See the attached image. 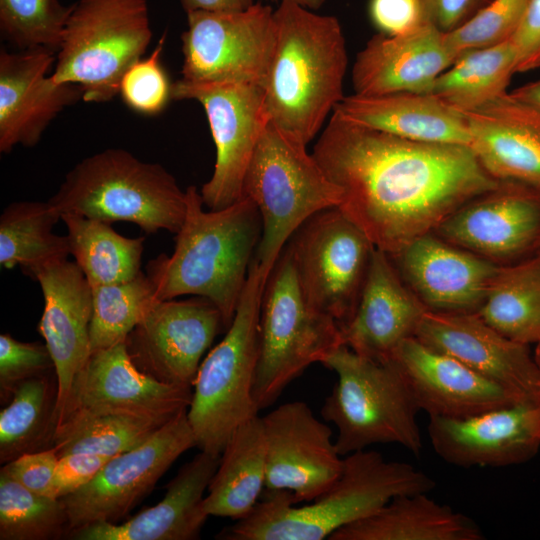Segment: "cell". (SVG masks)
Masks as SVG:
<instances>
[{
    "label": "cell",
    "instance_id": "43",
    "mask_svg": "<svg viewBox=\"0 0 540 540\" xmlns=\"http://www.w3.org/2000/svg\"><path fill=\"white\" fill-rule=\"evenodd\" d=\"M55 372L51 354L44 343L22 342L7 333L0 335V395L10 400L15 388L25 380Z\"/></svg>",
    "mask_w": 540,
    "mask_h": 540
},
{
    "label": "cell",
    "instance_id": "8",
    "mask_svg": "<svg viewBox=\"0 0 540 540\" xmlns=\"http://www.w3.org/2000/svg\"><path fill=\"white\" fill-rule=\"evenodd\" d=\"M306 146L269 121L244 177L243 196L254 202L262 221L255 260L268 275L305 221L342 202L341 189Z\"/></svg>",
    "mask_w": 540,
    "mask_h": 540
},
{
    "label": "cell",
    "instance_id": "13",
    "mask_svg": "<svg viewBox=\"0 0 540 540\" xmlns=\"http://www.w3.org/2000/svg\"><path fill=\"white\" fill-rule=\"evenodd\" d=\"M192 447L196 439L184 411L142 444L112 457L88 484L61 498L68 535L90 524L120 522Z\"/></svg>",
    "mask_w": 540,
    "mask_h": 540
},
{
    "label": "cell",
    "instance_id": "35",
    "mask_svg": "<svg viewBox=\"0 0 540 540\" xmlns=\"http://www.w3.org/2000/svg\"><path fill=\"white\" fill-rule=\"evenodd\" d=\"M60 214L47 201H19L7 205L0 216V265L17 266L28 275L48 263L67 259V235L53 232Z\"/></svg>",
    "mask_w": 540,
    "mask_h": 540
},
{
    "label": "cell",
    "instance_id": "33",
    "mask_svg": "<svg viewBox=\"0 0 540 540\" xmlns=\"http://www.w3.org/2000/svg\"><path fill=\"white\" fill-rule=\"evenodd\" d=\"M507 338L526 345L540 341V251L501 265L476 312Z\"/></svg>",
    "mask_w": 540,
    "mask_h": 540
},
{
    "label": "cell",
    "instance_id": "10",
    "mask_svg": "<svg viewBox=\"0 0 540 540\" xmlns=\"http://www.w3.org/2000/svg\"><path fill=\"white\" fill-rule=\"evenodd\" d=\"M151 39L146 0H76L50 75L80 86L85 102L110 101Z\"/></svg>",
    "mask_w": 540,
    "mask_h": 540
},
{
    "label": "cell",
    "instance_id": "23",
    "mask_svg": "<svg viewBox=\"0 0 540 540\" xmlns=\"http://www.w3.org/2000/svg\"><path fill=\"white\" fill-rule=\"evenodd\" d=\"M387 361L404 378L419 410L429 416L465 418L523 401L414 336L405 339Z\"/></svg>",
    "mask_w": 540,
    "mask_h": 540
},
{
    "label": "cell",
    "instance_id": "4",
    "mask_svg": "<svg viewBox=\"0 0 540 540\" xmlns=\"http://www.w3.org/2000/svg\"><path fill=\"white\" fill-rule=\"evenodd\" d=\"M434 480L409 463L388 461L373 450L344 457L338 479L309 504L288 491H265L244 518L221 530L219 540H322L374 513L396 496L428 493Z\"/></svg>",
    "mask_w": 540,
    "mask_h": 540
},
{
    "label": "cell",
    "instance_id": "31",
    "mask_svg": "<svg viewBox=\"0 0 540 540\" xmlns=\"http://www.w3.org/2000/svg\"><path fill=\"white\" fill-rule=\"evenodd\" d=\"M266 482V439L261 416L231 434L207 488L204 509L209 516L240 520L258 503Z\"/></svg>",
    "mask_w": 540,
    "mask_h": 540
},
{
    "label": "cell",
    "instance_id": "3",
    "mask_svg": "<svg viewBox=\"0 0 540 540\" xmlns=\"http://www.w3.org/2000/svg\"><path fill=\"white\" fill-rule=\"evenodd\" d=\"M276 43L264 85L269 121L307 145L345 97L346 42L335 16L292 0L274 11Z\"/></svg>",
    "mask_w": 540,
    "mask_h": 540
},
{
    "label": "cell",
    "instance_id": "14",
    "mask_svg": "<svg viewBox=\"0 0 540 540\" xmlns=\"http://www.w3.org/2000/svg\"><path fill=\"white\" fill-rule=\"evenodd\" d=\"M171 98L195 100L205 113L216 148L211 178L200 194L209 210L225 208L243 197L244 177L269 122L264 88L257 85L195 83L172 84Z\"/></svg>",
    "mask_w": 540,
    "mask_h": 540
},
{
    "label": "cell",
    "instance_id": "1",
    "mask_svg": "<svg viewBox=\"0 0 540 540\" xmlns=\"http://www.w3.org/2000/svg\"><path fill=\"white\" fill-rule=\"evenodd\" d=\"M312 154L342 191L338 208L388 255L500 182L469 146L404 139L336 111Z\"/></svg>",
    "mask_w": 540,
    "mask_h": 540
},
{
    "label": "cell",
    "instance_id": "16",
    "mask_svg": "<svg viewBox=\"0 0 540 540\" xmlns=\"http://www.w3.org/2000/svg\"><path fill=\"white\" fill-rule=\"evenodd\" d=\"M433 233L497 264L519 261L540 243V190L500 180L455 210Z\"/></svg>",
    "mask_w": 540,
    "mask_h": 540
},
{
    "label": "cell",
    "instance_id": "36",
    "mask_svg": "<svg viewBox=\"0 0 540 540\" xmlns=\"http://www.w3.org/2000/svg\"><path fill=\"white\" fill-rule=\"evenodd\" d=\"M57 382L50 374L20 383L0 412V462L52 448L56 429Z\"/></svg>",
    "mask_w": 540,
    "mask_h": 540
},
{
    "label": "cell",
    "instance_id": "30",
    "mask_svg": "<svg viewBox=\"0 0 540 540\" xmlns=\"http://www.w3.org/2000/svg\"><path fill=\"white\" fill-rule=\"evenodd\" d=\"M482 539V530L470 517L420 492L394 497L374 513L338 529L328 540Z\"/></svg>",
    "mask_w": 540,
    "mask_h": 540
},
{
    "label": "cell",
    "instance_id": "9",
    "mask_svg": "<svg viewBox=\"0 0 540 540\" xmlns=\"http://www.w3.org/2000/svg\"><path fill=\"white\" fill-rule=\"evenodd\" d=\"M344 345L336 321L313 308L301 289L285 246L264 287L259 319V356L253 396L260 410L314 363Z\"/></svg>",
    "mask_w": 540,
    "mask_h": 540
},
{
    "label": "cell",
    "instance_id": "18",
    "mask_svg": "<svg viewBox=\"0 0 540 540\" xmlns=\"http://www.w3.org/2000/svg\"><path fill=\"white\" fill-rule=\"evenodd\" d=\"M192 388L169 385L140 371L125 342L91 353L73 380L57 416L80 409L96 413L128 414L167 423L187 411Z\"/></svg>",
    "mask_w": 540,
    "mask_h": 540
},
{
    "label": "cell",
    "instance_id": "48",
    "mask_svg": "<svg viewBox=\"0 0 540 540\" xmlns=\"http://www.w3.org/2000/svg\"><path fill=\"white\" fill-rule=\"evenodd\" d=\"M419 1L425 21L448 33L462 26L492 0Z\"/></svg>",
    "mask_w": 540,
    "mask_h": 540
},
{
    "label": "cell",
    "instance_id": "11",
    "mask_svg": "<svg viewBox=\"0 0 540 540\" xmlns=\"http://www.w3.org/2000/svg\"><path fill=\"white\" fill-rule=\"evenodd\" d=\"M308 303L343 328L358 305L375 246L338 207L316 213L289 239Z\"/></svg>",
    "mask_w": 540,
    "mask_h": 540
},
{
    "label": "cell",
    "instance_id": "6",
    "mask_svg": "<svg viewBox=\"0 0 540 540\" xmlns=\"http://www.w3.org/2000/svg\"><path fill=\"white\" fill-rule=\"evenodd\" d=\"M269 275L255 257L234 318L202 360L187 418L200 451L220 456L231 434L258 416L253 386L259 356V319Z\"/></svg>",
    "mask_w": 540,
    "mask_h": 540
},
{
    "label": "cell",
    "instance_id": "15",
    "mask_svg": "<svg viewBox=\"0 0 540 540\" xmlns=\"http://www.w3.org/2000/svg\"><path fill=\"white\" fill-rule=\"evenodd\" d=\"M222 328L221 312L206 298L157 300L125 343L143 373L193 388L203 357Z\"/></svg>",
    "mask_w": 540,
    "mask_h": 540
},
{
    "label": "cell",
    "instance_id": "28",
    "mask_svg": "<svg viewBox=\"0 0 540 540\" xmlns=\"http://www.w3.org/2000/svg\"><path fill=\"white\" fill-rule=\"evenodd\" d=\"M460 113L469 128L470 147L491 176L540 190L539 107L508 92L479 109Z\"/></svg>",
    "mask_w": 540,
    "mask_h": 540
},
{
    "label": "cell",
    "instance_id": "41",
    "mask_svg": "<svg viewBox=\"0 0 540 540\" xmlns=\"http://www.w3.org/2000/svg\"><path fill=\"white\" fill-rule=\"evenodd\" d=\"M529 0H492L459 28L446 33L451 49L463 51L510 40L516 32Z\"/></svg>",
    "mask_w": 540,
    "mask_h": 540
},
{
    "label": "cell",
    "instance_id": "22",
    "mask_svg": "<svg viewBox=\"0 0 540 540\" xmlns=\"http://www.w3.org/2000/svg\"><path fill=\"white\" fill-rule=\"evenodd\" d=\"M55 51L45 47L0 50V152L35 146L67 106L83 96L80 86L56 83L48 72Z\"/></svg>",
    "mask_w": 540,
    "mask_h": 540
},
{
    "label": "cell",
    "instance_id": "47",
    "mask_svg": "<svg viewBox=\"0 0 540 540\" xmlns=\"http://www.w3.org/2000/svg\"><path fill=\"white\" fill-rule=\"evenodd\" d=\"M511 41L517 54V73L540 68V0H529Z\"/></svg>",
    "mask_w": 540,
    "mask_h": 540
},
{
    "label": "cell",
    "instance_id": "50",
    "mask_svg": "<svg viewBox=\"0 0 540 540\" xmlns=\"http://www.w3.org/2000/svg\"><path fill=\"white\" fill-rule=\"evenodd\" d=\"M509 93L518 100L540 108V79L525 83Z\"/></svg>",
    "mask_w": 540,
    "mask_h": 540
},
{
    "label": "cell",
    "instance_id": "32",
    "mask_svg": "<svg viewBox=\"0 0 540 540\" xmlns=\"http://www.w3.org/2000/svg\"><path fill=\"white\" fill-rule=\"evenodd\" d=\"M516 73L517 54L510 39L460 53L430 93L458 112H469L506 95Z\"/></svg>",
    "mask_w": 540,
    "mask_h": 540
},
{
    "label": "cell",
    "instance_id": "40",
    "mask_svg": "<svg viewBox=\"0 0 540 540\" xmlns=\"http://www.w3.org/2000/svg\"><path fill=\"white\" fill-rule=\"evenodd\" d=\"M73 4L60 0H0V33L18 50L58 51Z\"/></svg>",
    "mask_w": 540,
    "mask_h": 540
},
{
    "label": "cell",
    "instance_id": "46",
    "mask_svg": "<svg viewBox=\"0 0 540 540\" xmlns=\"http://www.w3.org/2000/svg\"><path fill=\"white\" fill-rule=\"evenodd\" d=\"M368 11L373 25L385 35L403 34L426 22L419 0H370Z\"/></svg>",
    "mask_w": 540,
    "mask_h": 540
},
{
    "label": "cell",
    "instance_id": "7",
    "mask_svg": "<svg viewBox=\"0 0 540 540\" xmlns=\"http://www.w3.org/2000/svg\"><path fill=\"white\" fill-rule=\"evenodd\" d=\"M321 364L337 375L321 408L324 421L337 428L335 445L342 457L373 444L395 443L419 455V408L397 368L359 355L341 345Z\"/></svg>",
    "mask_w": 540,
    "mask_h": 540
},
{
    "label": "cell",
    "instance_id": "21",
    "mask_svg": "<svg viewBox=\"0 0 540 540\" xmlns=\"http://www.w3.org/2000/svg\"><path fill=\"white\" fill-rule=\"evenodd\" d=\"M389 257L428 310L449 313L477 312L501 267L434 233L415 239Z\"/></svg>",
    "mask_w": 540,
    "mask_h": 540
},
{
    "label": "cell",
    "instance_id": "19",
    "mask_svg": "<svg viewBox=\"0 0 540 540\" xmlns=\"http://www.w3.org/2000/svg\"><path fill=\"white\" fill-rule=\"evenodd\" d=\"M436 454L459 467H505L533 458L540 448V407L521 401L465 418L429 416Z\"/></svg>",
    "mask_w": 540,
    "mask_h": 540
},
{
    "label": "cell",
    "instance_id": "20",
    "mask_svg": "<svg viewBox=\"0 0 540 540\" xmlns=\"http://www.w3.org/2000/svg\"><path fill=\"white\" fill-rule=\"evenodd\" d=\"M414 337L459 360L520 400L538 402L539 373L529 345L502 335L476 312L426 310Z\"/></svg>",
    "mask_w": 540,
    "mask_h": 540
},
{
    "label": "cell",
    "instance_id": "39",
    "mask_svg": "<svg viewBox=\"0 0 540 540\" xmlns=\"http://www.w3.org/2000/svg\"><path fill=\"white\" fill-rule=\"evenodd\" d=\"M68 531L61 499L36 494L0 469L1 540H55Z\"/></svg>",
    "mask_w": 540,
    "mask_h": 540
},
{
    "label": "cell",
    "instance_id": "38",
    "mask_svg": "<svg viewBox=\"0 0 540 540\" xmlns=\"http://www.w3.org/2000/svg\"><path fill=\"white\" fill-rule=\"evenodd\" d=\"M90 343L92 352L125 342L128 335L157 301L147 274L115 284L94 286Z\"/></svg>",
    "mask_w": 540,
    "mask_h": 540
},
{
    "label": "cell",
    "instance_id": "52",
    "mask_svg": "<svg viewBox=\"0 0 540 540\" xmlns=\"http://www.w3.org/2000/svg\"><path fill=\"white\" fill-rule=\"evenodd\" d=\"M534 360L536 362V365H537V368H538V373H539V398H538V404H539V407H540V341L538 343H536V349H535V353H534Z\"/></svg>",
    "mask_w": 540,
    "mask_h": 540
},
{
    "label": "cell",
    "instance_id": "34",
    "mask_svg": "<svg viewBox=\"0 0 540 540\" xmlns=\"http://www.w3.org/2000/svg\"><path fill=\"white\" fill-rule=\"evenodd\" d=\"M70 255L91 287L129 281L141 271L144 237L129 238L108 223L75 214L61 216Z\"/></svg>",
    "mask_w": 540,
    "mask_h": 540
},
{
    "label": "cell",
    "instance_id": "44",
    "mask_svg": "<svg viewBox=\"0 0 540 540\" xmlns=\"http://www.w3.org/2000/svg\"><path fill=\"white\" fill-rule=\"evenodd\" d=\"M58 458L56 450L52 447L21 455L2 465L1 469L28 490L55 498L53 480Z\"/></svg>",
    "mask_w": 540,
    "mask_h": 540
},
{
    "label": "cell",
    "instance_id": "2",
    "mask_svg": "<svg viewBox=\"0 0 540 540\" xmlns=\"http://www.w3.org/2000/svg\"><path fill=\"white\" fill-rule=\"evenodd\" d=\"M187 208L171 255L147 264L157 300L200 296L221 312L224 329L231 324L255 257L262 221L254 202H237L205 211L200 192L186 188Z\"/></svg>",
    "mask_w": 540,
    "mask_h": 540
},
{
    "label": "cell",
    "instance_id": "29",
    "mask_svg": "<svg viewBox=\"0 0 540 540\" xmlns=\"http://www.w3.org/2000/svg\"><path fill=\"white\" fill-rule=\"evenodd\" d=\"M333 111L358 125L408 140L469 146L462 113L430 92L345 96Z\"/></svg>",
    "mask_w": 540,
    "mask_h": 540
},
{
    "label": "cell",
    "instance_id": "42",
    "mask_svg": "<svg viewBox=\"0 0 540 540\" xmlns=\"http://www.w3.org/2000/svg\"><path fill=\"white\" fill-rule=\"evenodd\" d=\"M165 40L166 33L148 57L134 62L122 76L119 94L123 102L137 113L156 115L172 99V84L160 62Z\"/></svg>",
    "mask_w": 540,
    "mask_h": 540
},
{
    "label": "cell",
    "instance_id": "27",
    "mask_svg": "<svg viewBox=\"0 0 540 540\" xmlns=\"http://www.w3.org/2000/svg\"><path fill=\"white\" fill-rule=\"evenodd\" d=\"M220 456L200 451L185 463L167 484L164 498L133 517L118 523L100 522L69 533L74 540H196L208 514L205 491Z\"/></svg>",
    "mask_w": 540,
    "mask_h": 540
},
{
    "label": "cell",
    "instance_id": "5",
    "mask_svg": "<svg viewBox=\"0 0 540 540\" xmlns=\"http://www.w3.org/2000/svg\"><path fill=\"white\" fill-rule=\"evenodd\" d=\"M48 202L60 216L130 222L147 234L159 230L176 234L187 208L186 191L165 167L121 148L82 159Z\"/></svg>",
    "mask_w": 540,
    "mask_h": 540
},
{
    "label": "cell",
    "instance_id": "17",
    "mask_svg": "<svg viewBox=\"0 0 540 540\" xmlns=\"http://www.w3.org/2000/svg\"><path fill=\"white\" fill-rule=\"evenodd\" d=\"M266 439L265 491H288L293 504L311 502L340 476L344 457L326 421L303 401H291L261 416Z\"/></svg>",
    "mask_w": 540,
    "mask_h": 540
},
{
    "label": "cell",
    "instance_id": "25",
    "mask_svg": "<svg viewBox=\"0 0 540 540\" xmlns=\"http://www.w3.org/2000/svg\"><path fill=\"white\" fill-rule=\"evenodd\" d=\"M456 58L446 33L428 22L399 35L377 34L356 55L354 94L430 92Z\"/></svg>",
    "mask_w": 540,
    "mask_h": 540
},
{
    "label": "cell",
    "instance_id": "49",
    "mask_svg": "<svg viewBox=\"0 0 540 540\" xmlns=\"http://www.w3.org/2000/svg\"><path fill=\"white\" fill-rule=\"evenodd\" d=\"M186 13L191 11L239 12L254 5V0H180Z\"/></svg>",
    "mask_w": 540,
    "mask_h": 540
},
{
    "label": "cell",
    "instance_id": "53",
    "mask_svg": "<svg viewBox=\"0 0 540 540\" xmlns=\"http://www.w3.org/2000/svg\"><path fill=\"white\" fill-rule=\"evenodd\" d=\"M537 251H540V243H539V246H538V249H537Z\"/></svg>",
    "mask_w": 540,
    "mask_h": 540
},
{
    "label": "cell",
    "instance_id": "51",
    "mask_svg": "<svg viewBox=\"0 0 540 540\" xmlns=\"http://www.w3.org/2000/svg\"><path fill=\"white\" fill-rule=\"evenodd\" d=\"M269 1H276V0H269ZM292 1L310 10H317L321 8L325 2V0H292Z\"/></svg>",
    "mask_w": 540,
    "mask_h": 540
},
{
    "label": "cell",
    "instance_id": "12",
    "mask_svg": "<svg viewBox=\"0 0 540 540\" xmlns=\"http://www.w3.org/2000/svg\"><path fill=\"white\" fill-rule=\"evenodd\" d=\"M186 14L181 79L264 88L276 43L270 6L255 3L239 12L199 10Z\"/></svg>",
    "mask_w": 540,
    "mask_h": 540
},
{
    "label": "cell",
    "instance_id": "24",
    "mask_svg": "<svg viewBox=\"0 0 540 540\" xmlns=\"http://www.w3.org/2000/svg\"><path fill=\"white\" fill-rule=\"evenodd\" d=\"M28 276L39 283L44 298L38 331L55 366L57 420L74 378L92 353V289L78 265L67 259L36 268Z\"/></svg>",
    "mask_w": 540,
    "mask_h": 540
},
{
    "label": "cell",
    "instance_id": "26",
    "mask_svg": "<svg viewBox=\"0 0 540 540\" xmlns=\"http://www.w3.org/2000/svg\"><path fill=\"white\" fill-rule=\"evenodd\" d=\"M426 310L389 255L375 248L355 313L341 328L343 343L359 355L386 362L415 335Z\"/></svg>",
    "mask_w": 540,
    "mask_h": 540
},
{
    "label": "cell",
    "instance_id": "37",
    "mask_svg": "<svg viewBox=\"0 0 540 540\" xmlns=\"http://www.w3.org/2000/svg\"><path fill=\"white\" fill-rule=\"evenodd\" d=\"M164 424L134 415L76 409L57 420L52 447L58 457L75 453L114 457L142 444Z\"/></svg>",
    "mask_w": 540,
    "mask_h": 540
},
{
    "label": "cell",
    "instance_id": "45",
    "mask_svg": "<svg viewBox=\"0 0 540 540\" xmlns=\"http://www.w3.org/2000/svg\"><path fill=\"white\" fill-rule=\"evenodd\" d=\"M112 457L75 453L58 458L54 480V497L61 499L88 484Z\"/></svg>",
    "mask_w": 540,
    "mask_h": 540
}]
</instances>
